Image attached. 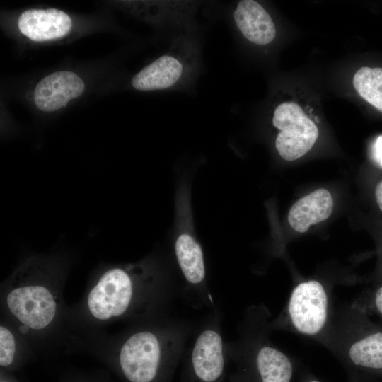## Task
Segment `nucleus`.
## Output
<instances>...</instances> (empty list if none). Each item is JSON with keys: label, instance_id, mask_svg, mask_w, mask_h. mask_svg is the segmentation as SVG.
<instances>
[{"label": "nucleus", "instance_id": "1", "mask_svg": "<svg viewBox=\"0 0 382 382\" xmlns=\"http://www.w3.org/2000/svg\"><path fill=\"white\" fill-rule=\"evenodd\" d=\"M198 323L167 318L155 330H142L132 334L120 352V364L125 378L129 382H171Z\"/></svg>", "mask_w": 382, "mask_h": 382}, {"label": "nucleus", "instance_id": "2", "mask_svg": "<svg viewBox=\"0 0 382 382\" xmlns=\"http://www.w3.org/2000/svg\"><path fill=\"white\" fill-rule=\"evenodd\" d=\"M270 317L263 306L248 307L237 326L236 339L225 342L227 362L234 366L228 382L291 381L292 363L270 340Z\"/></svg>", "mask_w": 382, "mask_h": 382}, {"label": "nucleus", "instance_id": "3", "mask_svg": "<svg viewBox=\"0 0 382 382\" xmlns=\"http://www.w3.org/2000/svg\"><path fill=\"white\" fill-rule=\"evenodd\" d=\"M219 306L199 322L183 353L180 382H228L227 359Z\"/></svg>", "mask_w": 382, "mask_h": 382}, {"label": "nucleus", "instance_id": "4", "mask_svg": "<svg viewBox=\"0 0 382 382\" xmlns=\"http://www.w3.org/2000/svg\"><path fill=\"white\" fill-rule=\"evenodd\" d=\"M328 293L317 280L297 284L291 291L282 313L270 322L272 331L290 329L308 337H316L328 326Z\"/></svg>", "mask_w": 382, "mask_h": 382}, {"label": "nucleus", "instance_id": "5", "mask_svg": "<svg viewBox=\"0 0 382 382\" xmlns=\"http://www.w3.org/2000/svg\"><path fill=\"white\" fill-rule=\"evenodd\" d=\"M143 268L129 265L127 269L115 267L105 272L88 297L92 315L98 319L107 320L127 311L134 300V277Z\"/></svg>", "mask_w": 382, "mask_h": 382}, {"label": "nucleus", "instance_id": "6", "mask_svg": "<svg viewBox=\"0 0 382 382\" xmlns=\"http://www.w3.org/2000/svg\"><path fill=\"white\" fill-rule=\"evenodd\" d=\"M272 124L280 132L275 140L279 156L286 161H295L306 154L318 137L315 123L295 102L278 105L273 113Z\"/></svg>", "mask_w": 382, "mask_h": 382}, {"label": "nucleus", "instance_id": "7", "mask_svg": "<svg viewBox=\"0 0 382 382\" xmlns=\"http://www.w3.org/2000/svg\"><path fill=\"white\" fill-rule=\"evenodd\" d=\"M175 255L184 284L179 295L195 309L215 306L212 292L206 281V269L202 248L190 234L178 236L174 245Z\"/></svg>", "mask_w": 382, "mask_h": 382}, {"label": "nucleus", "instance_id": "8", "mask_svg": "<svg viewBox=\"0 0 382 382\" xmlns=\"http://www.w3.org/2000/svg\"><path fill=\"white\" fill-rule=\"evenodd\" d=\"M7 303L12 313L33 329L45 328L55 314V301L51 293L41 286H27L13 290L7 297Z\"/></svg>", "mask_w": 382, "mask_h": 382}, {"label": "nucleus", "instance_id": "9", "mask_svg": "<svg viewBox=\"0 0 382 382\" xmlns=\"http://www.w3.org/2000/svg\"><path fill=\"white\" fill-rule=\"evenodd\" d=\"M82 79L69 71H59L42 79L34 91V101L44 112H53L65 107L68 102L84 91Z\"/></svg>", "mask_w": 382, "mask_h": 382}, {"label": "nucleus", "instance_id": "10", "mask_svg": "<svg viewBox=\"0 0 382 382\" xmlns=\"http://www.w3.org/2000/svg\"><path fill=\"white\" fill-rule=\"evenodd\" d=\"M20 32L33 41L43 42L60 38L71 29L68 14L56 8L29 9L18 21Z\"/></svg>", "mask_w": 382, "mask_h": 382}, {"label": "nucleus", "instance_id": "11", "mask_svg": "<svg viewBox=\"0 0 382 382\" xmlns=\"http://www.w3.org/2000/svg\"><path fill=\"white\" fill-rule=\"evenodd\" d=\"M184 59L175 54L161 56L136 74L131 81L134 88L149 91L172 88L187 72Z\"/></svg>", "mask_w": 382, "mask_h": 382}, {"label": "nucleus", "instance_id": "12", "mask_svg": "<svg viewBox=\"0 0 382 382\" xmlns=\"http://www.w3.org/2000/svg\"><path fill=\"white\" fill-rule=\"evenodd\" d=\"M236 26L249 42L265 45L276 36L274 23L265 8L257 1L241 0L233 10Z\"/></svg>", "mask_w": 382, "mask_h": 382}, {"label": "nucleus", "instance_id": "13", "mask_svg": "<svg viewBox=\"0 0 382 382\" xmlns=\"http://www.w3.org/2000/svg\"><path fill=\"white\" fill-rule=\"evenodd\" d=\"M333 209V199L328 190L320 188L301 197L291 207L288 221L299 233L307 231L309 226L327 219Z\"/></svg>", "mask_w": 382, "mask_h": 382}, {"label": "nucleus", "instance_id": "14", "mask_svg": "<svg viewBox=\"0 0 382 382\" xmlns=\"http://www.w3.org/2000/svg\"><path fill=\"white\" fill-rule=\"evenodd\" d=\"M348 359L357 366L382 369V332L370 333L346 342Z\"/></svg>", "mask_w": 382, "mask_h": 382}, {"label": "nucleus", "instance_id": "15", "mask_svg": "<svg viewBox=\"0 0 382 382\" xmlns=\"http://www.w3.org/2000/svg\"><path fill=\"white\" fill-rule=\"evenodd\" d=\"M353 85L361 97L382 112V68H360L354 76Z\"/></svg>", "mask_w": 382, "mask_h": 382}, {"label": "nucleus", "instance_id": "16", "mask_svg": "<svg viewBox=\"0 0 382 382\" xmlns=\"http://www.w3.org/2000/svg\"><path fill=\"white\" fill-rule=\"evenodd\" d=\"M15 342L12 333L6 328H0V364L8 366L13 360Z\"/></svg>", "mask_w": 382, "mask_h": 382}, {"label": "nucleus", "instance_id": "17", "mask_svg": "<svg viewBox=\"0 0 382 382\" xmlns=\"http://www.w3.org/2000/svg\"><path fill=\"white\" fill-rule=\"evenodd\" d=\"M372 153L374 161L382 167V135L376 139L373 144Z\"/></svg>", "mask_w": 382, "mask_h": 382}, {"label": "nucleus", "instance_id": "18", "mask_svg": "<svg viewBox=\"0 0 382 382\" xmlns=\"http://www.w3.org/2000/svg\"><path fill=\"white\" fill-rule=\"evenodd\" d=\"M374 305L376 310L382 316V286L375 293Z\"/></svg>", "mask_w": 382, "mask_h": 382}, {"label": "nucleus", "instance_id": "19", "mask_svg": "<svg viewBox=\"0 0 382 382\" xmlns=\"http://www.w3.org/2000/svg\"><path fill=\"white\" fill-rule=\"evenodd\" d=\"M375 196L378 207L382 211V180L376 187Z\"/></svg>", "mask_w": 382, "mask_h": 382}, {"label": "nucleus", "instance_id": "20", "mask_svg": "<svg viewBox=\"0 0 382 382\" xmlns=\"http://www.w3.org/2000/svg\"><path fill=\"white\" fill-rule=\"evenodd\" d=\"M28 330V328L27 325H24L23 326L21 327L20 328V331L22 332V333H25Z\"/></svg>", "mask_w": 382, "mask_h": 382}, {"label": "nucleus", "instance_id": "21", "mask_svg": "<svg viewBox=\"0 0 382 382\" xmlns=\"http://www.w3.org/2000/svg\"><path fill=\"white\" fill-rule=\"evenodd\" d=\"M308 382H320V381H318L317 380H311V381H309Z\"/></svg>", "mask_w": 382, "mask_h": 382}]
</instances>
